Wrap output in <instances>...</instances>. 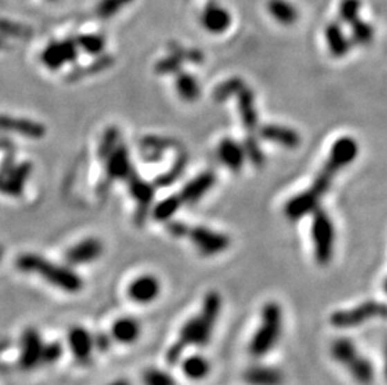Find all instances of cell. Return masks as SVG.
<instances>
[{
  "mask_svg": "<svg viewBox=\"0 0 387 385\" xmlns=\"http://www.w3.org/2000/svg\"><path fill=\"white\" fill-rule=\"evenodd\" d=\"M0 131H10L32 139H40L46 135L44 125L38 122L3 114H0Z\"/></svg>",
  "mask_w": 387,
  "mask_h": 385,
  "instance_id": "e0dca14e",
  "label": "cell"
},
{
  "mask_svg": "<svg viewBox=\"0 0 387 385\" xmlns=\"http://www.w3.org/2000/svg\"><path fill=\"white\" fill-rule=\"evenodd\" d=\"M107 174L111 179H125L129 178L132 170L129 153L123 145H118L105 159Z\"/></svg>",
  "mask_w": 387,
  "mask_h": 385,
  "instance_id": "cb8c5ba5",
  "label": "cell"
},
{
  "mask_svg": "<svg viewBox=\"0 0 387 385\" xmlns=\"http://www.w3.org/2000/svg\"><path fill=\"white\" fill-rule=\"evenodd\" d=\"M108 385H132L128 380H125V379H118V380H114L113 383Z\"/></svg>",
  "mask_w": 387,
  "mask_h": 385,
  "instance_id": "681fc988",
  "label": "cell"
},
{
  "mask_svg": "<svg viewBox=\"0 0 387 385\" xmlns=\"http://www.w3.org/2000/svg\"><path fill=\"white\" fill-rule=\"evenodd\" d=\"M103 253V244L96 238H88L66 252V261L71 265H84L97 261Z\"/></svg>",
  "mask_w": 387,
  "mask_h": 385,
  "instance_id": "2e32d148",
  "label": "cell"
},
{
  "mask_svg": "<svg viewBox=\"0 0 387 385\" xmlns=\"http://www.w3.org/2000/svg\"><path fill=\"white\" fill-rule=\"evenodd\" d=\"M325 39H326L328 50L335 58L346 57L352 46V41L345 34L341 23H339V21L328 23L325 28Z\"/></svg>",
  "mask_w": 387,
  "mask_h": 385,
  "instance_id": "7402d4cb",
  "label": "cell"
},
{
  "mask_svg": "<svg viewBox=\"0 0 387 385\" xmlns=\"http://www.w3.org/2000/svg\"><path fill=\"white\" fill-rule=\"evenodd\" d=\"M187 236L197 249L198 253L204 256L221 254L231 247L230 236L204 227H190Z\"/></svg>",
  "mask_w": 387,
  "mask_h": 385,
  "instance_id": "ba28073f",
  "label": "cell"
},
{
  "mask_svg": "<svg viewBox=\"0 0 387 385\" xmlns=\"http://www.w3.org/2000/svg\"><path fill=\"white\" fill-rule=\"evenodd\" d=\"M187 167V157L182 154L177 158L176 163L172 167L168 173H165L163 176H159L157 179V184L159 187H167V185H172L177 180L178 178L183 174L184 169Z\"/></svg>",
  "mask_w": 387,
  "mask_h": 385,
  "instance_id": "ab89813d",
  "label": "cell"
},
{
  "mask_svg": "<svg viewBox=\"0 0 387 385\" xmlns=\"http://www.w3.org/2000/svg\"><path fill=\"white\" fill-rule=\"evenodd\" d=\"M242 378L247 385H283L286 375L280 368L255 363L244 369Z\"/></svg>",
  "mask_w": 387,
  "mask_h": 385,
  "instance_id": "5bb4252c",
  "label": "cell"
},
{
  "mask_svg": "<svg viewBox=\"0 0 387 385\" xmlns=\"http://www.w3.org/2000/svg\"><path fill=\"white\" fill-rule=\"evenodd\" d=\"M312 214L311 238L315 261L318 265L327 267L335 253V227L325 210L317 208Z\"/></svg>",
  "mask_w": 387,
  "mask_h": 385,
  "instance_id": "5b68a950",
  "label": "cell"
},
{
  "mask_svg": "<svg viewBox=\"0 0 387 385\" xmlns=\"http://www.w3.org/2000/svg\"><path fill=\"white\" fill-rule=\"evenodd\" d=\"M68 346L78 363H89L94 349L93 334L83 327H73L66 335Z\"/></svg>",
  "mask_w": 387,
  "mask_h": 385,
  "instance_id": "4fadbf2b",
  "label": "cell"
},
{
  "mask_svg": "<svg viewBox=\"0 0 387 385\" xmlns=\"http://www.w3.org/2000/svg\"><path fill=\"white\" fill-rule=\"evenodd\" d=\"M63 353H64V348L58 340H54V341H51L48 344L44 343L43 354H42V363L54 364L62 358Z\"/></svg>",
  "mask_w": 387,
  "mask_h": 385,
  "instance_id": "b9f144b4",
  "label": "cell"
},
{
  "mask_svg": "<svg viewBox=\"0 0 387 385\" xmlns=\"http://www.w3.org/2000/svg\"><path fill=\"white\" fill-rule=\"evenodd\" d=\"M181 368L184 377L193 382H201L207 378L212 369L210 360L202 354H192L188 357H183L181 360Z\"/></svg>",
  "mask_w": 387,
  "mask_h": 385,
  "instance_id": "4316f807",
  "label": "cell"
},
{
  "mask_svg": "<svg viewBox=\"0 0 387 385\" xmlns=\"http://www.w3.org/2000/svg\"><path fill=\"white\" fill-rule=\"evenodd\" d=\"M13 148L12 142L7 139V138L0 137V149L1 151H10Z\"/></svg>",
  "mask_w": 387,
  "mask_h": 385,
  "instance_id": "7dc6e473",
  "label": "cell"
},
{
  "mask_svg": "<svg viewBox=\"0 0 387 385\" xmlns=\"http://www.w3.org/2000/svg\"><path fill=\"white\" fill-rule=\"evenodd\" d=\"M4 46H6V41H4L3 38H0V49H3Z\"/></svg>",
  "mask_w": 387,
  "mask_h": 385,
  "instance_id": "f907efd6",
  "label": "cell"
},
{
  "mask_svg": "<svg viewBox=\"0 0 387 385\" xmlns=\"http://www.w3.org/2000/svg\"><path fill=\"white\" fill-rule=\"evenodd\" d=\"M162 285L157 276L152 274L141 275L132 281L128 287V297L133 303L148 306L158 299Z\"/></svg>",
  "mask_w": 387,
  "mask_h": 385,
  "instance_id": "7c38bea8",
  "label": "cell"
},
{
  "mask_svg": "<svg viewBox=\"0 0 387 385\" xmlns=\"http://www.w3.org/2000/svg\"><path fill=\"white\" fill-rule=\"evenodd\" d=\"M222 309L224 299L221 294L210 290L204 295L201 310L184 323L177 341L167 352L165 360L170 366H177L181 363L187 348H204L210 344Z\"/></svg>",
  "mask_w": 387,
  "mask_h": 385,
  "instance_id": "6da1fadb",
  "label": "cell"
},
{
  "mask_svg": "<svg viewBox=\"0 0 387 385\" xmlns=\"http://www.w3.org/2000/svg\"><path fill=\"white\" fill-rule=\"evenodd\" d=\"M359 151L360 147L352 137H341L336 140L331 147L327 160L316 176L311 188L307 189L317 200L321 202L322 196L327 193L334 183L335 176L343 168L354 163L359 156Z\"/></svg>",
  "mask_w": 387,
  "mask_h": 385,
  "instance_id": "277c9868",
  "label": "cell"
},
{
  "mask_svg": "<svg viewBox=\"0 0 387 385\" xmlns=\"http://www.w3.org/2000/svg\"><path fill=\"white\" fill-rule=\"evenodd\" d=\"M93 339H94V349H97L100 353L108 352L114 343L111 333H105V332H99L98 334L93 335Z\"/></svg>",
  "mask_w": 387,
  "mask_h": 385,
  "instance_id": "ee69618b",
  "label": "cell"
},
{
  "mask_svg": "<svg viewBox=\"0 0 387 385\" xmlns=\"http://www.w3.org/2000/svg\"><path fill=\"white\" fill-rule=\"evenodd\" d=\"M330 354L331 358L335 360L339 366H343L346 369L361 354V352L351 338L340 337L332 341V344L330 346Z\"/></svg>",
  "mask_w": 387,
  "mask_h": 385,
  "instance_id": "d4e9b609",
  "label": "cell"
},
{
  "mask_svg": "<svg viewBox=\"0 0 387 385\" xmlns=\"http://www.w3.org/2000/svg\"><path fill=\"white\" fill-rule=\"evenodd\" d=\"M350 377L354 379V383L359 385H371L376 378V369H375L372 360L360 354L356 359L346 368Z\"/></svg>",
  "mask_w": 387,
  "mask_h": 385,
  "instance_id": "83f0119b",
  "label": "cell"
},
{
  "mask_svg": "<svg viewBox=\"0 0 387 385\" xmlns=\"http://www.w3.org/2000/svg\"><path fill=\"white\" fill-rule=\"evenodd\" d=\"M143 145H145L147 149H152L153 151L161 153L165 148L172 147L173 143H172L171 140H167V139H163V138L147 137L143 139Z\"/></svg>",
  "mask_w": 387,
  "mask_h": 385,
  "instance_id": "f6af8a7d",
  "label": "cell"
},
{
  "mask_svg": "<svg viewBox=\"0 0 387 385\" xmlns=\"http://www.w3.org/2000/svg\"><path fill=\"white\" fill-rule=\"evenodd\" d=\"M243 149L246 153V158L250 160L255 167H262L264 164V154H263L261 145L258 143L257 138L253 134H247L242 144Z\"/></svg>",
  "mask_w": 387,
  "mask_h": 385,
  "instance_id": "d590c367",
  "label": "cell"
},
{
  "mask_svg": "<svg viewBox=\"0 0 387 385\" xmlns=\"http://www.w3.org/2000/svg\"><path fill=\"white\" fill-rule=\"evenodd\" d=\"M351 37L350 39L352 41V44L356 46H366L374 40L375 28L371 23H368L366 20H356L351 24Z\"/></svg>",
  "mask_w": 387,
  "mask_h": 385,
  "instance_id": "4dcf8cb0",
  "label": "cell"
},
{
  "mask_svg": "<svg viewBox=\"0 0 387 385\" xmlns=\"http://www.w3.org/2000/svg\"><path fill=\"white\" fill-rule=\"evenodd\" d=\"M246 86L241 78H231L217 86L213 92V99L217 103H224L228 99L237 97V94Z\"/></svg>",
  "mask_w": 387,
  "mask_h": 385,
  "instance_id": "836d02e7",
  "label": "cell"
},
{
  "mask_svg": "<svg viewBox=\"0 0 387 385\" xmlns=\"http://www.w3.org/2000/svg\"><path fill=\"white\" fill-rule=\"evenodd\" d=\"M132 0H102L99 3L98 12L97 13L103 17V18H109L118 12L120 8L123 7L127 3H129Z\"/></svg>",
  "mask_w": 387,
  "mask_h": 385,
  "instance_id": "7bdbcfd3",
  "label": "cell"
},
{
  "mask_svg": "<svg viewBox=\"0 0 387 385\" xmlns=\"http://www.w3.org/2000/svg\"><path fill=\"white\" fill-rule=\"evenodd\" d=\"M30 173L32 164L29 162L14 165L13 159L8 158L0 165V193L10 196H21Z\"/></svg>",
  "mask_w": 387,
  "mask_h": 385,
  "instance_id": "52a82bcc",
  "label": "cell"
},
{
  "mask_svg": "<svg viewBox=\"0 0 387 385\" xmlns=\"http://www.w3.org/2000/svg\"><path fill=\"white\" fill-rule=\"evenodd\" d=\"M201 26L207 33L213 35L224 34L233 23V17L227 8L217 0H208L199 17Z\"/></svg>",
  "mask_w": 387,
  "mask_h": 385,
  "instance_id": "9c48e42d",
  "label": "cell"
},
{
  "mask_svg": "<svg viewBox=\"0 0 387 385\" xmlns=\"http://www.w3.org/2000/svg\"><path fill=\"white\" fill-rule=\"evenodd\" d=\"M143 385H177V382L171 373L159 368H150L143 373Z\"/></svg>",
  "mask_w": 387,
  "mask_h": 385,
  "instance_id": "8d00e7d4",
  "label": "cell"
},
{
  "mask_svg": "<svg viewBox=\"0 0 387 385\" xmlns=\"http://www.w3.org/2000/svg\"><path fill=\"white\" fill-rule=\"evenodd\" d=\"M142 333V327L139 320L133 317H122L113 323L111 328L114 343H119L123 346L134 344Z\"/></svg>",
  "mask_w": 387,
  "mask_h": 385,
  "instance_id": "ffe728a7",
  "label": "cell"
},
{
  "mask_svg": "<svg viewBox=\"0 0 387 385\" xmlns=\"http://www.w3.org/2000/svg\"><path fill=\"white\" fill-rule=\"evenodd\" d=\"M119 131L114 126H111L105 131V135L98 148V156L100 159L105 160L107 157L112 153L119 144Z\"/></svg>",
  "mask_w": 387,
  "mask_h": 385,
  "instance_id": "74e56055",
  "label": "cell"
},
{
  "mask_svg": "<svg viewBox=\"0 0 387 385\" xmlns=\"http://www.w3.org/2000/svg\"><path fill=\"white\" fill-rule=\"evenodd\" d=\"M1 258H3V248H1V245H0V261H1Z\"/></svg>",
  "mask_w": 387,
  "mask_h": 385,
  "instance_id": "f5cc1de1",
  "label": "cell"
},
{
  "mask_svg": "<svg viewBox=\"0 0 387 385\" xmlns=\"http://www.w3.org/2000/svg\"><path fill=\"white\" fill-rule=\"evenodd\" d=\"M258 134L263 140L281 145L283 148H289V149H296L301 144L300 134L283 125H263L258 129Z\"/></svg>",
  "mask_w": 387,
  "mask_h": 385,
  "instance_id": "ac0fdd59",
  "label": "cell"
},
{
  "mask_svg": "<svg viewBox=\"0 0 387 385\" xmlns=\"http://www.w3.org/2000/svg\"><path fill=\"white\" fill-rule=\"evenodd\" d=\"M318 204L320 200H317L309 190H305L286 203L285 216L292 222L300 220L303 216L312 214L318 208Z\"/></svg>",
  "mask_w": 387,
  "mask_h": 385,
  "instance_id": "44dd1931",
  "label": "cell"
},
{
  "mask_svg": "<svg viewBox=\"0 0 387 385\" xmlns=\"http://www.w3.org/2000/svg\"><path fill=\"white\" fill-rule=\"evenodd\" d=\"M384 375H385L387 382V343L385 349H384Z\"/></svg>",
  "mask_w": 387,
  "mask_h": 385,
  "instance_id": "c3c4849f",
  "label": "cell"
},
{
  "mask_svg": "<svg viewBox=\"0 0 387 385\" xmlns=\"http://www.w3.org/2000/svg\"><path fill=\"white\" fill-rule=\"evenodd\" d=\"M167 230L176 238H186L188 235L190 227L182 222H170L167 225Z\"/></svg>",
  "mask_w": 387,
  "mask_h": 385,
  "instance_id": "bcb514c9",
  "label": "cell"
},
{
  "mask_svg": "<svg viewBox=\"0 0 387 385\" xmlns=\"http://www.w3.org/2000/svg\"><path fill=\"white\" fill-rule=\"evenodd\" d=\"M176 91L184 102L192 103L201 95V86L197 79L190 73L179 72L176 74Z\"/></svg>",
  "mask_w": 387,
  "mask_h": 385,
  "instance_id": "f1b7e54d",
  "label": "cell"
},
{
  "mask_svg": "<svg viewBox=\"0 0 387 385\" xmlns=\"http://www.w3.org/2000/svg\"><path fill=\"white\" fill-rule=\"evenodd\" d=\"M285 314L280 303L267 301L261 309V321L251 337L249 353L255 359H262L273 352L282 338Z\"/></svg>",
  "mask_w": 387,
  "mask_h": 385,
  "instance_id": "3957f363",
  "label": "cell"
},
{
  "mask_svg": "<svg viewBox=\"0 0 387 385\" xmlns=\"http://www.w3.org/2000/svg\"><path fill=\"white\" fill-rule=\"evenodd\" d=\"M44 340L34 328H28L20 338L19 366L24 370H30L42 364Z\"/></svg>",
  "mask_w": 387,
  "mask_h": 385,
  "instance_id": "30bf717a",
  "label": "cell"
},
{
  "mask_svg": "<svg viewBox=\"0 0 387 385\" xmlns=\"http://www.w3.org/2000/svg\"><path fill=\"white\" fill-rule=\"evenodd\" d=\"M362 10V0H340L339 4V18L340 21L351 26L354 21L360 19Z\"/></svg>",
  "mask_w": 387,
  "mask_h": 385,
  "instance_id": "e575fe53",
  "label": "cell"
},
{
  "mask_svg": "<svg viewBox=\"0 0 387 385\" xmlns=\"http://www.w3.org/2000/svg\"><path fill=\"white\" fill-rule=\"evenodd\" d=\"M237 105L243 128L246 129L247 134H253L255 131H258L260 118L256 109L255 94L247 85L237 94Z\"/></svg>",
  "mask_w": 387,
  "mask_h": 385,
  "instance_id": "9a60e30c",
  "label": "cell"
},
{
  "mask_svg": "<svg viewBox=\"0 0 387 385\" xmlns=\"http://www.w3.org/2000/svg\"><path fill=\"white\" fill-rule=\"evenodd\" d=\"M182 204L183 202H182L181 196H168L156 205V208L153 209V218L158 222H168L182 207Z\"/></svg>",
  "mask_w": 387,
  "mask_h": 385,
  "instance_id": "d6a6232c",
  "label": "cell"
},
{
  "mask_svg": "<svg viewBox=\"0 0 387 385\" xmlns=\"http://www.w3.org/2000/svg\"><path fill=\"white\" fill-rule=\"evenodd\" d=\"M384 290H385V293L387 294V278L385 279V281H384Z\"/></svg>",
  "mask_w": 387,
  "mask_h": 385,
  "instance_id": "816d5d0a",
  "label": "cell"
},
{
  "mask_svg": "<svg viewBox=\"0 0 387 385\" xmlns=\"http://www.w3.org/2000/svg\"><path fill=\"white\" fill-rule=\"evenodd\" d=\"M216 174L212 170L201 173L195 179H192L190 183L184 185L183 189L179 194L182 202L187 204L198 202L213 188V185L216 184Z\"/></svg>",
  "mask_w": 387,
  "mask_h": 385,
  "instance_id": "d6986e66",
  "label": "cell"
},
{
  "mask_svg": "<svg viewBox=\"0 0 387 385\" xmlns=\"http://www.w3.org/2000/svg\"><path fill=\"white\" fill-rule=\"evenodd\" d=\"M15 265L20 272L39 275L48 284L60 288L66 293H78L83 288V279L73 269L54 264L40 255L33 253L20 255L15 261Z\"/></svg>",
  "mask_w": 387,
  "mask_h": 385,
  "instance_id": "7a4b0ae2",
  "label": "cell"
},
{
  "mask_svg": "<svg viewBox=\"0 0 387 385\" xmlns=\"http://www.w3.org/2000/svg\"><path fill=\"white\" fill-rule=\"evenodd\" d=\"M218 158L224 167L232 171H240L246 162V153L242 144L237 143L231 138H224L218 145Z\"/></svg>",
  "mask_w": 387,
  "mask_h": 385,
  "instance_id": "603a6c76",
  "label": "cell"
},
{
  "mask_svg": "<svg viewBox=\"0 0 387 385\" xmlns=\"http://www.w3.org/2000/svg\"><path fill=\"white\" fill-rule=\"evenodd\" d=\"M128 180H129V191H131L132 196L137 200L142 209H147L151 205L152 200L154 198L153 185L148 182L142 180L133 173L128 178Z\"/></svg>",
  "mask_w": 387,
  "mask_h": 385,
  "instance_id": "f546056e",
  "label": "cell"
},
{
  "mask_svg": "<svg viewBox=\"0 0 387 385\" xmlns=\"http://www.w3.org/2000/svg\"><path fill=\"white\" fill-rule=\"evenodd\" d=\"M186 50H173L171 55L161 59L154 66V71L159 75H171L178 74L182 69L184 59H186Z\"/></svg>",
  "mask_w": 387,
  "mask_h": 385,
  "instance_id": "1f68e13d",
  "label": "cell"
},
{
  "mask_svg": "<svg viewBox=\"0 0 387 385\" xmlns=\"http://www.w3.org/2000/svg\"><path fill=\"white\" fill-rule=\"evenodd\" d=\"M77 58L78 46L74 40L54 41L46 46L44 52L42 53L43 64L52 71L60 69L68 63H73Z\"/></svg>",
  "mask_w": 387,
  "mask_h": 385,
  "instance_id": "8fae6325",
  "label": "cell"
},
{
  "mask_svg": "<svg viewBox=\"0 0 387 385\" xmlns=\"http://www.w3.org/2000/svg\"><path fill=\"white\" fill-rule=\"evenodd\" d=\"M266 8L271 18L283 26H294L300 18L298 9L289 0H269Z\"/></svg>",
  "mask_w": 387,
  "mask_h": 385,
  "instance_id": "484cf974",
  "label": "cell"
},
{
  "mask_svg": "<svg viewBox=\"0 0 387 385\" xmlns=\"http://www.w3.org/2000/svg\"><path fill=\"white\" fill-rule=\"evenodd\" d=\"M387 319V304L381 301H368L345 310L331 314L330 323L337 329L361 327L370 320Z\"/></svg>",
  "mask_w": 387,
  "mask_h": 385,
  "instance_id": "8992f818",
  "label": "cell"
},
{
  "mask_svg": "<svg viewBox=\"0 0 387 385\" xmlns=\"http://www.w3.org/2000/svg\"><path fill=\"white\" fill-rule=\"evenodd\" d=\"M77 46H80L83 50L89 54H100L105 46V40L102 35L96 34H86L80 35L77 39Z\"/></svg>",
  "mask_w": 387,
  "mask_h": 385,
  "instance_id": "f35d334b",
  "label": "cell"
},
{
  "mask_svg": "<svg viewBox=\"0 0 387 385\" xmlns=\"http://www.w3.org/2000/svg\"><path fill=\"white\" fill-rule=\"evenodd\" d=\"M0 33L14 38H26L32 32L29 28L14 23L12 20L0 19Z\"/></svg>",
  "mask_w": 387,
  "mask_h": 385,
  "instance_id": "60d3db41",
  "label": "cell"
}]
</instances>
